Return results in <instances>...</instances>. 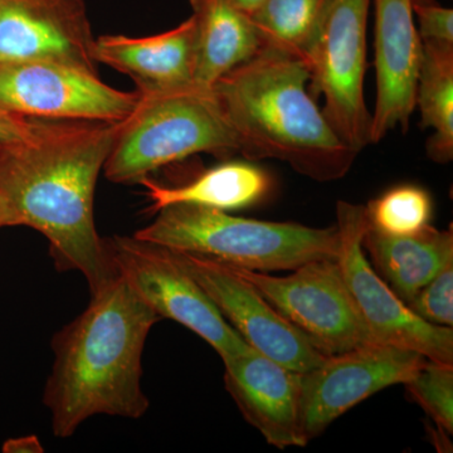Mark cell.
Masks as SVG:
<instances>
[{
  "mask_svg": "<svg viewBox=\"0 0 453 453\" xmlns=\"http://www.w3.org/2000/svg\"><path fill=\"white\" fill-rule=\"evenodd\" d=\"M120 121L44 120L0 153V190L19 226L49 240L58 271H79L91 294L118 273L95 223V190Z\"/></svg>",
  "mask_w": 453,
  "mask_h": 453,
  "instance_id": "6da1fadb",
  "label": "cell"
},
{
  "mask_svg": "<svg viewBox=\"0 0 453 453\" xmlns=\"http://www.w3.org/2000/svg\"><path fill=\"white\" fill-rule=\"evenodd\" d=\"M160 316L116 275L88 308L53 336L43 403L58 438L94 416L138 419L149 410L142 386L146 339Z\"/></svg>",
  "mask_w": 453,
  "mask_h": 453,
  "instance_id": "7a4b0ae2",
  "label": "cell"
},
{
  "mask_svg": "<svg viewBox=\"0 0 453 453\" xmlns=\"http://www.w3.org/2000/svg\"><path fill=\"white\" fill-rule=\"evenodd\" d=\"M309 80L300 58L264 47L211 89L238 153L250 160H281L314 180H336L348 174L357 153L330 127L308 91Z\"/></svg>",
  "mask_w": 453,
  "mask_h": 453,
  "instance_id": "3957f363",
  "label": "cell"
},
{
  "mask_svg": "<svg viewBox=\"0 0 453 453\" xmlns=\"http://www.w3.org/2000/svg\"><path fill=\"white\" fill-rule=\"evenodd\" d=\"M139 240L192 252L234 266L258 271H294L315 259H335L336 226L312 228L290 222L241 219L226 211L174 204L157 211Z\"/></svg>",
  "mask_w": 453,
  "mask_h": 453,
  "instance_id": "277c9868",
  "label": "cell"
},
{
  "mask_svg": "<svg viewBox=\"0 0 453 453\" xmlns=\"http://www.w3.org/2000/svg\"><path fill=\"white\" fill-rule=\"evenodd\" d=\"M201 153H238L211 88L140 96L119 124L103 172L112 183H139L154 170Z\"/></svg>",
  "mask_w": 453,
  "mask_h": 453,
  "instance_id": "5b68a950",
  "label": "cell"
},
{
  "mask_svg": "<svg viewBox=\"0 0 453 453\" xmlns=\"http://www.w3.org/2000/svg\"><path fill=\"white\" fill-rule=\"evenodd\" d=\"M369 4L371 0H329L303 57L312 96L324 97L325 118L357 154L372 144V113L365 100Z\"/></svg>",
  "mask_w": 453,
  "mask_h": 453,
  "instance_id": "8992f818",
  "label": "cell"
},
{
  "mask_svg": "<svg viewBox=\"0 0 453 453\" xmlns=\"http://www.w3.org/2000/svg\"><path fill=\"white\" fill-rule=\"evenodd\" d=\"M116 273L162 319H170L207 342L223 362L251 349L181 267L172 250L135 235L104 238Z\"/></svg>",
  "mask_w": 453,
  "mask_h": 453,
  "instance_id": "52a82bcc",
  "label": "cell"
},
{
  "mask_svg": "<svg viewBox=\"0 0 453 453\" xmlns=\"http://www.w3.org/2000/svg\"><path fill=\"white\" fill-rule=\"evenodd\" d=\"M368 226L365 205L338 202L336 262L372 339L378 344L407 349L434 362L453 365L452 327L422 320L375 273L363 250Z\"/></svg>",
  "mask_w": 453,
  "mask_h": 453,
  "instance_id": "ba28073f",
  "label": "cell"
},
{
  "mask_svg": "<svg viewBox=\"0 0 453 453\" xmlns=\"http://www.w3.org/2000/svg\"><path fill=\"white\" fill-rule=\"evenodd\" d=\"M231 266L325 357L375 342L349 294L336 258L310 261L286 277Z\"/></svg>",
  "mask_w": 453,
  "mask_h": 453,
  "instance_id": "9c48e42d",
  "label": "cell"
},
{
  "mask_svg": "<svg viewBox=\"0 0 453 453\" xmlns=\"http://www.w3.org/2000/svg\"><path fill=\"white\" fill-rule=\"evenodd\" d=\"M138 91L113 88L98 73L55 62L0 64V109L44 120L122 121Z\"/></svg>",
  "mask_w": 453,
  "mask_h": 453,
  "instance_id": "30bf717a",
  "label": "cell"
},
{
  "mask_svg": "<svg viewBox=\"0 0 453 453\" xmlns=\"http://www.w3.org/2000/svg\"><path fill=\"white\" fill-rule=\"evenodd\" d=\"M172 252L250 347L301 374L323 362L324 354L231 265L196 253Z\"/></svg>",
  "mask_w": 453,
  "mask_h": 453,
  "instance_id": "8fae6325",
  "label": "cell"
},
{
  "mask_svg": "<svg viewBox=\"0 0 453 453\" xmlns=\"http://www.w3.org/2000/svg\"><path fill=\"white\" fill-rule=\"evenodd\" d=\"M426 360L416 351L378 342L325 357L301 374V426L306 441L320 436L369 396L410 380Z\"/></svg>",
  "mask_w": 453,
  "mask_h": 453,
  "instance_id": "7c38bea8",
  "label": "cell"
},
{
  "mask_svg": "<svg viewBox=\"0 0 453 453\" xmlns=\"http://www.w3.org/2000/svg\"><path fill=\"white\" fill-rule=\"evenodd\" d=\"M85 0H0V64L55 62L98 73Z\"/></svg>",
  "mask_w": 453,
  "mask_h": 453,
  "instance_id": "4fadbf2b",
  "label": "cell"
},
{
  "mask_svg": "<svg viewBox=\"0 0 453 453\" xmlns=\"http://www.w3.org/2000/svg\"><path fill=\"white\" fill-rule=\"evenodd\" d=\"M375 81L372 144L396 127L408 129L416 109L422 41L413 19L412 0H375Z\"/></svg>",
  "mask_w": 453,
  "mask_h": 453,
  "instance_id": "5bb4252c",
  "label": "cell"
},
{
  "mask_svg": "<svg viewBox=\"0 0 453 453\" xmlns=\"http://www.w3.org/2000/svg\"><path fill=\"white\" fill-rule=\"evenodd\" d=\"M223 365L226 392L267 443L280 449L308 445L301 426V372L252 348Z\"/></svg>",
  "mask_w": 453,
  "mask_h": 453,
  "instance_id": "9a60e30c",
  "label": "cell"
},
{
  "mask_svg": "<svg viewBox=\"0 0 453 453\" xmlns=\"http://www.w3.org/2000/svg\"><path fill=\"white\" fill-rule=\"evenodd\" d=\"M94 57L97 64L129 76L140 96L196 88L192 17L168 32L149 37L100 35L95 38Z\"/></svg>",
  "mask_w": 453,
  "mask_h": 453,
  "instance_id": "2e32d148",
  "label": "cell"
},
{
  "mask_svg": "<svg viewBox=\"0 0 453 453\" xmlns=\"http://www.w3.org/2000/svg\"><path fill=\"white\" fill-rule=\"evenodd\" d=\"M195 23V85L210 89L264 49L252 18L234 0H188Z\"/></svg>",
  "mask_w": 453,
  "mask_h": 453,
  "instance_id": "e0dca14e",
  "label": "cell"
},
{
  "mask_svg": "<svg viewBox=\"0 0 453 453\" xmlns=\"http://www.w3.org/2000/svg\"><path fill=\"white\" fill-rule=\"evenodd\" d=\"M363 250L375 273L405 303L453 262V232L431 225L410 235H390L368 226Z\"/></svg>",
  "mask_w": 453,
  "mask_h": 453,
  "instance_id": "ac0fdd59",
  "label": "cell"
},
{
  "mask_svg": "<svg viewBox=\"0 0 453 453\" xmlns=\"http://www.w3.org/2000/svg\"><path fill=\"white\" fill-rule=\"evenodd\" d=\"M139 183L146 188L154 213L174 204L226 211L243 210L264 201L273 188V180L264 169L244 162L220 164L184 186L165 187L149 177Z\"/></svg>",
  "mask_w": 453,
  "mask_h": 453,
  "instance_id": "d6986e66",
  "label": "cell"
},
{
  "mask_svg": "<svg viewBox=\"0 0 453 453\" xmlns=\"http://www.w3.org/2000/svg\"><path fill=\"white\" fill-rule=\"evenodd\" d=\"M422 127L434 129L427 140V155L434 163L453 157V44L422 42L417 80L416 107Z\"/></svg>",
  "mask_w": 453,
  "mask_h": 453,
  "instance_id": "ffe728a7",
  "label": "cell"
},
{
  "mask_svg": "<svg viewBox=\"0 0 453 453\" xmlns=\"http://www.w3.org/2000/svg\"><path fill=\"white\" fill-rule=\"evenodd\" d=\"M329 0H264L250 13L264 47L303 57L315 40Z\"/></svg>",
  "mask_w": 453,
  "mask_h": 453,
  "instance_id": "44dd1931",
  "label": "cell"
},
{
  "mask_svg": "<svg viewBox=\"0 0 453 453\" xmlns=\"http://www.w3.org/2000/svg\"><path fill=\"white\" fill-rule=\"evenodd\" d=\"M369 226L390 235H410L429 225L431 196L421 187L398 186L365 205Z\"/></svg>",
  "mask_w": 453,
  "mask_h": 453,
  "instance_id": "7402d4cb",
  "label": "cell"
},
{
  "mask_svg": "<svg viewBox=\"0 0 453 453\" xmlns=\"http://www.w3.org/2000/svg\"><path fill=\"white\" fill-rule=\"evenodd\" d=\"M404 387L437 427L452 434L453 365L427 359Z\"/></svg>",
  "mask_w": 453,
  "mask_h": 453,
  "instance_id": "603a6c76",
  "label": "cell"
},
{
  "mask_svg": "<svg viewBox=\"0 0 453 453\" xmlns=\"http://www.w3.org/2000/svg\"><path fill=\"white\" fill-rule=\"evenodd\" d=\"M407 306L429 324L452 327L453 262L423 286Z\"/></svg>",
  "mask_w": 453,
  "mask_h": 453,
  "instance_id": "cb8c5ba5",
  "label": "cell"
},
{
  "mask_svg": "<svg viewBox=\"0 0 453 453\" xmlns=\"http://www.w3.org/2000/svg\"><path fill=\"white\" fill-rule=\"evenodd\" d=\"M418 18L419 38L422 42L453 44V11L441 7L437 2L413 5Z\"/></svg>",
  "mask_w": 453,
  "mask_h": 453,
  "instance_id": "d4e9b609",
  "label": "cell"
},
{
  "mask_svg": "<svg viewBox=\"0 0 453 453\" xmlns=\"http://www.w3.org/2000/svg\"><path fill=\"white\" fill-rule=\"evenodd\" d=\"M43 119L25 118L0 109V148L28 142L40 130Z\"/></svg>",
  "mask_w": 453,
  "mask_h": 453,
  "instance_id": "484cf974",
  "label": "cell"
},
{
  "mask_svg": "<svg viewBox=\"0 0 453 453\" xmlns=\"http://www.w3.org/2000/svg\"><path fill=\"white\" fill-rule=\"evenodd\" d=\"M5 453H42L44 452L40 438L31 434V436H23L11 438L5 441L2 449Z\"/></svg>",
  "mask_w": 453,
  "mask_h": 453,
  "instance_id": "4316f807",
  "label": "cell"
},
{
  "mask_svg": "<svg viewBox=\"0 0 453 453\" xmlns=\"http://www.w3.org/2000/svg\"><path fill=\"white\" fill-rule=\"evenodd\" d=\"M19 226L16 211L12 208L11 203L0 190V228L2 226Z\"/></svg>",
  "mask_w": 453,
  "mask_h": 453,
  "instance_id": "83f0119b",
  "label": "cell"
},
{
  "mask_svg": "<svg viewBox=\"0 0 453 453\" xmlns=\"http://www.w3.org/2000/svg\"><path fill=\"white\" fill-rule=\"evenodd\" d=\"M234 2L237 3L241 8L244 9L247 13H251L264 0H234Z\"/></svg>",
  "mask_w": 453,
  "mask_h": 453,
  "instance_id": "f1b7e54d",
  "label": "cell"
},
{
  "mask_svg": "<svg viewBox=\"0 0 453 453\" xmlns=\"http://www.w3.org/2000/svg\"><path fill=\"white\" fill-rule=\"evenodd\" d=\"M413 5L417 4H429V3H434L436 0H412Z\"/></svg>",
  "mask_w": 453,
  "mask_h": 453,
  "instance_id": "f546056e",
  "label": "cell"
},
{
  "mask_svg": "<svg viewBox=\"0 0 453 453\" xmlns=\"http://www.w3.org/2000/svg\"><path fill=\"white\" fill-rule=\"evenodd\" d=\"M3 148H0V153H2Z\"/></svg>",
  "mask_w": 453,
  "mask_h": 453,
  "instance_id": "4dcf8cb0",
  "label": "cell"
}]
</instances>
